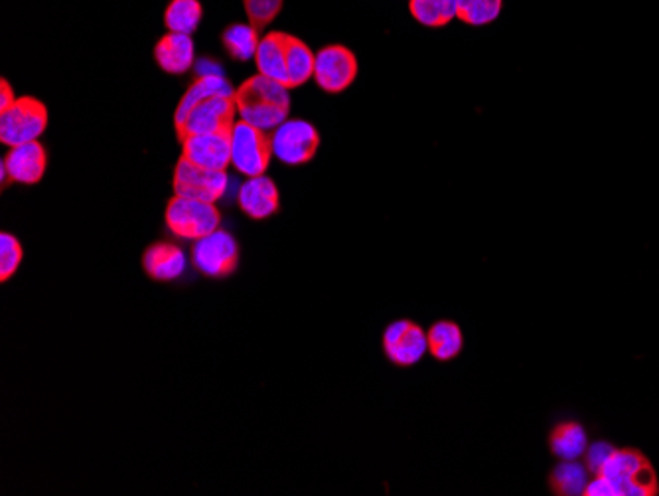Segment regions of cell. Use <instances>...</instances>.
I'll list each match as a JSON object with an SVG mask.
<instances>
[{"label":"cell","mask_w":659,"mask_h":496,"mask_svg":"<svg viewBox=\"0 0 659 496\" xmlns=\"http://www.w3.org/2000/svg\"><path fill=\"white\" fill-rule=\"evenodd\" d=\"M235 89L221 74L199 75L180 99L174 125L180 141L213 131H230L235 125Z\"/></svg>","instance_id":"1"},{"label":"cell","mask_w":659,"mask_h":496,"mask_svg":"<svg viewBox=\"0 0 659 496\" xmlns=\"http://www.w3.org/2000/svg\"><path fill=\"white\" fill-rule=\"evenodd\" d=\"M237 116L263 131H274L291 113L289 87L271 77L257 74L235 89Z\"/></svg>","instance_id":"2"},{"label":"cell","mask_w":659,"mask_h":496,"mask_svg":"<svg viewBox=\"0 0 659 496\" xmlns=\"http://www.w3.org/2000/svg\"><path fill=\"white\" fill-rule=\"evenodd\" d=\"M598 476L607 479L617 496L659 495L656 469L638 449H614Z\"/></svg>","instance_id":"3"},{"label":"cell","mask_w":659,"mask_h":496,"mask_svg":"<svg viewBox=\"0 0 659 496\" xmlns=\"http://www.w3.org/2000/svg\"><path fill=\"white\" fill-rule=\"evenodd\" d=\"M164 220L172 235H176L180 240L198 242L211 232L220 230L221 214L218 206L211 202L174 196L168 202Z\"/></svg>","instance_id":"4"},{"label":"cell","mask_w":659,"mask_h":496,"mask_svg":"<svg viewBox=\"0 0 659 496\" xmlns=\"http://www.w3.org/2000/svg\"><path fill=\"white\" fill-rule=\"evenodd\" d=\"M272 157L271 135L243 121L231 129V165L243 177H263Z\"/></svg>","instance_id":"5"},{"label":"cell","mask_w":659,"mask_h":496,"mask_svg":"<svg viewBox=\"0 0 659 496\" xmlns=\"http://www.w3.org/2000/svg\"><path fill=\"white\" fill-rule=\"evenodd\" d=\"M46 128L48 109L36 97H19L7 111L0 113V141L9 147L38 141Z\"/></svg>","instance_id":"6"},{"label":"cell","mask_w":659,"mask_h":496,"mask_svg":"<svg viewBox=\"0 0 659 496\" xmlns=\"http://www.w3.org/2000/svg\"><path fill=\"white\" fill-rule=\"evenodd\" d=\"M272 155L284 165H306L315 159L320 145V135L313 123L303 119L284 121L283 125L272 131Z\"/></svg>","instance_id":"7"},{"label":"cell","mask_w":659,"mask_h":496,"mask_svg":"<svg viewBox=\"0 0 659 496\" xmlns=\"http://www.w3.org/2000/svg\"><path fill=\"white\" fill-rule=\"evenodd\" d=\"M192 262L199 274L213 279L228 277L237 269L240 247L233 235L225 230H216L202 238L192 247Z\"/></svg>","instance_id":"8"},{"label":"cell","mask_w":659,"mask_h":496,"mask_svg":"<svg viewBox=\"0 0 659 496\" xmlns=\"http://www.w3.org/2000/svg\"><path fill=\"white\" fill-rule=\"evenodd\" d=\"M228 184H230V179H228L225 170L202 169L186 157L179 160L176 170H174V180H172L176 196L192 198V201L211 202V204L223 198Z\"/></svg>","instance_id":"9"},{"label":"cell","mask_w":659,"mask_h":496,"mask_svg":"<svg viewBox=\"0 0 659 496\" xmlns=\"http://www.w3.org/2000/svg\"><path fill=\"white\" fill-rule=\"evenodd\" d=\"M356 53L345 46H325L316 53L315 82L326 94H342L356 82Z\"/></svg>","instance_id":"10"},{"label":"cell","mask_w":659,"mask_h":496,"mask_svg":"<svg viewBox=\"0 0 659 496\" xmlns=\"http://www.w3.org/2000/svg\"><path fill=\"white\" fill-rule=\"evenodd\" d=\"M383 350H386V356L395 366H401V368L415 366L429 352L427 332H423V328L417 323L401 318L386 328Z\"/></svg>","instance_id":"11"},{"label":"cell","mask_w":659,"mask_h":496,"mask_svg":"<svg viewBox=\"0 0 659 496\" xmlns=\"http://www.w3.org/2000/svg\"><path fill=\"white\" fill-rule=\"evenodd\" d=\"M180 143L184 153L182 157L202 169L225 170L231 165V129L190 135Z\"/></svg>","instance_id":"12"},{"label":"cell","mask_w":659,"mask_h":496,"mask_svg":"<svg viewBox=\"0 0 659 496\" xmlns=\"http://www.w3.org/2000/svg\"><path fill=\"white\" fill-rule=\"evenodd\" d=\"M9 180L19 184H36L44 179L48 167V153L40 141L11 147V153L2 159Z\"/></svg>","instance_id":"13"},{"label":"cell","mask_w":659,"mask_h":496,"mask_svg":"<svg viewBox=\"0 0 659 496\" xmlns=\"http://www.w3.org/2000/svg\"><path fill=\"white\" fill-rule=\"evenodd\" d=\"M237 202L241 210L253 220H267L274 216L281 206L277 184L265 174L245 180V184L240 189Z\"/></svg>","instance_id":"14"},{"label":"cell","mask_w":659,"mask_h":496,"mask_svg":"<svg viewBox=\"0 0 659 496\" xmlns=\"http://www.w3.org/2000/svg\"><path fill=\"white\" fill-rule=\"evenodd\" d=\"M143 265L155 281H176L186 271V254L174 243H155L145 252Z\"/></svg>","instance_id":"15"},{"label":"cell","mask_w":659,"mask_h":496,"mask_svg":"<svg viewBox=\"0 0 659 496\" xmlns=\"http://www.w3.org/2000/svg\"><path fill=\"white\" fill-rule=\"evenodd\" d=\"M155 60L167 74H186L194 65V43L188 34L168 33L155 46Z\"/></svg>","instance_id":"16"},{"label":"cell","mask_w":659,"mask_h":496,"mask_svg":"<svg viewBox=\"0 0 659 496\" xmlns=\"http://www.w3.org/2000/svg\"><path fill=\"white\" fill-rule=\"evenodd\" d=\"M259 74L286 85V33L265 34L255 53Z\"/></svg>","instance_id":"17"},{"label":"cell","mask_w":659,"mask_h":496,"mask_svg":"<svg viewBox=\"0 0 659 496\" xmlns=\"http://www.w3.org/2000/svg\"><path fill=\"white\" fill-rule=\"evenodd\" d=\"M316 53L293 34H286V87H301L315 77Z\"/></svg>","instance_id":"18"},{"label":"cell","mask_w":659,"mask_h":496,"mask_svg":"<svg viewBox=\"0 0 659 496\" xmlns=\"http://www.w3.org/2000/svg\"><path fill=\"white\" fill-rule=\"evenodd\" d=\"M549 447H551V453L563 461L581 459L588 447L585 427L576 422H563L554 425L553 432L549 435Z\"/></svg>","instance_id":"19"},{"label":"cell","mask_w":659,"mask_h":496,"mask_svg":"<svg viewBox=\"0 0 659 496\" xmlns=\"http://www.w3.org/2000/svg\"><path fill=\"white\" fill-rule=\"evenodd\" d=\"M430 356L439 362H450L461 354L464 337L456 323L439 320L427 332Z\"/></svg>","instance_id":"20"},{"label":"cell","mask_w":659,"mask_h":496,"mask_svg":"<svg viewBox=\"0 0 659 496\" xmlns=\"http://www.w3.org/2000/svg\"><path fill=\"white\" fill-rule=\"evenodd\" d=\"M588 469L585 463L573 461H563L554 467L549 475V488L557 496H578L585 495L586 485H588Z\"/></svg>","instance_id":"21"},{"label":"cell","mask_w":659,"mask_h":496,"mask_svg":"<svg viewBox=\"0 0 659 496\" xmlns=\"http://www.w3.org/2000/svg\"><path fill=\"white\" fill-rule=\"evenodd\" d=\"M221 43L233 60L249 62L255 58L261 38L259 31H255L252 24H231L221 34Z\"/></svg>","instance_id":"22"},{"label":"cell","mask_w":659,"mask_h":496,"mask_svg":"<svg viewBox=\"0 0 659 496\" xmlns=\"http://www.w3.org/2000/svg\"><path fill=\"white\" fill-rule=\"evenodd\" d=\"M204 19L199 0H170L164 12L168 33L194 34Z\"/></svg>","instance_id":"23"},{"label":"cell","mask_w":659,"mask_h":496,"mask_svg":"<svg viewBox=\"0 0 659 496\" xmlns=\"http://www.w3.org/2000/svg\"><path fill=\"white\" fill-rule=\"evenodd\" d=\"M408 11L423 26L440 28L456 19V0H408Z\"/></svg>","instance_id":"24"},{"label":"cell","mask_w":659,"mask_h":496,"mask_svg":"<svg viewBox=\"0 0 659 496\" xmlns=\"http://www.w3.org/2000/svg\"><path fill=\"white\" fill-rule=\"evenodd\" d=\"M503 0H456V19L471 26H486L502 14Z\"/></svg>","instance_id":"25"},{"label":"cell","mask_w":659,"mask_h":496,"mask_svg":"<svg viewBox=\"0 0 659 496\" xmlns=\"http://www.w3.org/2000/svg\"><path fill=\"white\" fill-rule=\"evenodd\" d=\"M243 7L249 24L261 33L263 28L269 26L279 16V12L283 11V0H243Z\"/></svg>","instance_id":"26"},{"label":"cell","mask_w":659,"mask_h":496,"mask_svg":"<svg viewBox=\"0 0 659 496\" xmlns=\"http://www.w3.org/2000/svg\"><path fill=\"white\" fill-rule=\"evenodd\" d=\"M22 247L11 233L0 235V281H9L22 262Z\"/></svg>","instance_id":"27"},{"label":"cell","mask_w":659,"mask_h":496,"mask_svg":"<svg viewBox=\"0 0 659 496\" xmlns=\"http://www.w3.org/2000/svg\"><path fill=\"white\" fill-rule=\"evenodd\" d=\"M617 447L614 445L607 444V441H597V444L588 445L586 447L585 455V467L588 469V473L593 476L598 475V471L602 469V464L607 463L608 457L614 451Z\"/></svg>","instance_id":"28"},{"label":"cell","mask_w":659,"mask_h":496,"mask_svg":"<svg viewBox=\"0 0 659 496\" xmlns=\"http://www.w3.org/2000/svg\"><path fill=\"white\" fill-rule=\"evenodd\" d=\"M0 96H2V99H0V113H2V111H7L16 101L11 84L7 80H2V84H0Z\"/></svg>","instance_id":"29"}]
</instances>
